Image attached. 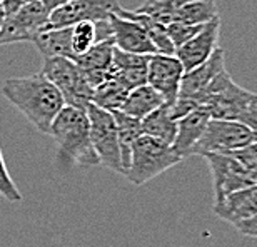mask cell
Here are the masks:
<instances>
[{"mask_svg": "<svg viewBox=\"0 0 257 247\" xmlns=\"http://www.w3.org/2000/svg\"><path fill=\"white\" fill-rule=\"evenodd\" d=\"M131 90H127L119 80L107 75V79L99 84L92 92V104H95L100 109L105 110H119L124 104L125 97Z\"/></svg>", "mask_w": 257, "mask_h": 247, "instance_id": "obj_24", "label": "cell"}, {"mask_svg": "<svg viewBox=\"0 0 257 247\" xmlns=\"http://www.w3.org/2000/svg\"><path fill=\"white\" fill-rule=\"evenodd\" d=\"M85 112L89 117L90 142L99 157L100 166L122 174L124 169H122L120 147L117 141V129L112 112L100 109L95 104L87 105Z\"/></svg>", "mask_w": 257, "mask_h": 247, "instance_id": "obj_6", "label": "cell"}, {"mask_svg": "<svg viewBox=\"0 0 257 247\" xmlns=\"http://www.w3.org/2000/svg\"><path fill=\"white\" fill-rule=\"evenodd\" d=\"M181 161L182 159L174 152L172 146L154 137L141 136L134 142L131 162L122 176H125L134 185H144L176 167Z\"/></svg>", "mask_w": 257, "mask_h": 247, "instance_id": "obj_3", "label": "cell"}, {"mask_svg": "<svg viewBox=\"0 0 257 247\" xmlns=\"http://www.w3.org/2000/svg\"><path fill=\"white\" fill-rule=\"evenodd\" d=\"M142 136L154 137L164 144L172 146L177 134V120L171 114V104H162L152 114L141 120Z\"/></svg>", "mask_w": 257, "mask_h": 247, "instance_id": "obj_21", "label": "cell"}, {"mask_svg": "<svg viewBox=\"0 0 257 247\" xmlns=\"http://www.w3.org/2000/svg\"><path fill=\"white\" fill-rule=\"evenodd\" d=\"M202 157L207 162L210 176H212L214 204L235 190L255 184L254 179L244 171V167L229 154H205Z\"/></svg>", "mask_w": 257, "mask_h": 247, "instance_id": "obj_10", "label": "cell"}, {"mask_svg": "<svg viewBox=\"0 0 257 247\" xmlns=\"http://www.w3.org/2000/svg\"><path fill=\"white\" fill-rule=\"evenodd\" d=\"M225 70V52L224 49H217L210 57L195 69L184 72L181 80L179 97L191 99L197 105H202L204 92L207 90L209 84L217 77L220 72Z\"/></svg>", "mask_w": 257, "mask_h": 247, "instance_id": "obj_13", "label": "cell"}, {"mask_svg": "<svg viewBox=\"0 0 257 247\" xmlns=\"http://www.w3.org/2000/svg\"><path fill=\"white\" fill-rule=\"evenodd\" d=\"M119 7V0H69L50 12L45 29L72 27L79 22L95 24L107 20Z\"/></svg>", "mask_w": 257, "mask_h": 247, "instance_id": "obj_9", "label": "cell"}, {"mask_svg": "<svg viewBox=\"0 0 257 247\" xmlns=\"http://www.w3.org/2000/svg\"><path fill=\"white\" fill-rule=\"evenodd\" d=\"M209 120H210V114L207 107L204 105L197 107L191 114H187L186 117L177 120V134H176V141L172 144V149L179 157L181 159L192 157V149L195 146V142L204 134Z\"/></svg>", "mask_w": 257, "mask_h": 247, "instance_id": "obj_18", "label": "cell"}, {"mask_svg": "<svg viewBox=\"0 0 257 247\" xmlns=\"http://www.w3.org/2000/svg\"><path fill=\"white\" fill-rule=\"evenodd\" d=\"M234 227L239 234L257 239V214L254 215V217L244 220V222H239L237 225H234Z\"/></svg>", "mask_w": 257, "mask_h": 247, "instance_id": "obj_31", "label": "cell"}, {"mask_svg": "<svg viewBox=\"0 0 257 247\" xmlns=\"http://www.w3.org/2000/svg\"><path fill=\"white\" fill-rule=\"evenodd\" d=\"M49 15L50 10L40 0L25 4L15 14L5 17L0 29V45L32 42L35 35L47 27Z\"/></svg>", "mask_w": 257, "mask_h": 247, "instance_id": "obj_8", "label": "cell"}, {"mask_svg": "<svg viewBox=\"0 0 257 247\" xmlns=\"http://www.w3.org/2000/svg\"><path fill=\"white\" fill-rule=\"evenodd\" d=\"M229 156H232L255 182V179H257V142H250L247 146L237 149V151L229 152Z\"/></svg>", "mask_w": 257, "mask_h": 247, "instance_id": "obj_29", "label": "cell"}, {"mask_svg": "<svg viewBox=\"0 0 257 247\" xmlns=\"http://www.w3.org/2000/svg\"><path fill=\"white\" fill-rule=\"evenodd\" d=\"M220 17L214 19L212 22L205 24L200 29L199 34L186 42L181 47L176 49V57L184 67V72H189L204 64L215 50L219 49V37H220Z\"/></svg>", "mask_w": 257, "mask_h": 247, "instance_id": "obj_12", "label": "cell"}, {"mask_svg": "<svg viewBox=\"0 0 257 247\" xmlns=\"http://www.w3.org/2000/svg\"><path fill=\"white\" fill-rule=\"evenodd\" d=\"M162 104H166L162 95L159 94L156 89H152L149 84H144L128 92L124 104H122L119 110L134 117V119L142 120L144 117L152 114V112L159 109Z\"/></svg>", "mask_w": 257, "mask_h": 247, "instance_id": "obj_20", "label": "cell"}, {"mask_svg": "<svg viewBox=\"0 0 257 247\" xmlns=\"http://www.w3.org/2000/svg\"><path fill=\"white\" fill-rule=\"evenodd\" d=\"M0 92L40 134L47 136L54 119L65 107L60 92L42 72L7 79Z\"/></svg>", "mask_w": 257, "mask_h": 247, "instance_id": "obj_1", "label": "cell"}, {"mask_svg": "<svg viewBox=\"0 0 257 247\" xmlns=\"http://www.w3.org/2000/svg\"><path fill=\"white\" fill-rule=\"evenodd\" d=\"M49 136L57 146V164L67 167H97L99 157L92 147L87 112L65 105L52 122Z\"/></svg>", "mask_w": 257, "mask_h": 247, "instance_id": "obj_2", "label": "cell"}, {"mask_svg": "<svg viewBox=\"0 0 257 247\" xmlns=\"http://www.w3.org/2000/svg\"><path fill=\"white\" fill-rule=\"evenodd\" d=\"M184 67L176 55L154 54L147 64V84L156 89L166 104H174L179 97Z\"/></svg>", "mask_w": 257, "mask_h": 247, "instance_id": "obj_11", "label": "cell"}, {"mask_svg": "<svg viewBox=\"0 0 257 247\" xmlns=\"http://www.w3.org/2000/svg\"><path fill=\"white\" fill-rule=\"evenodd\" d=\"M219 17V9L214 0H192L179 7L172 15V22L189 25H205Z\"/></svg>", "mask_w": 257, "mask_h": 247, "instance_id": "obj_23", "label": "cell"}, {"mask_svg": "<svg viewBox=\"0 0 257 247\" xmlns=\"http://www.w3.org/2000/svg\"><path fill=\"white\" fill-rule=\"evenodd\" d=\"M32 44L39 50L44 59L50 57H65L75 59L72 52V27L60 29H44L34 37Z\"/></svg>", "mask_w": 257, "mask_h": 247, "instance_id": "obj_19", "label": "cell"}, {"mask_svg": "<svg viewBox=\"0 0 257 247\" xmlns=\"http://www.w3.org/2000/svg\"><path fill=\"white\" fill-rule=\"evenodd\" d=\"M187 2H192V0H146V2L136 10L146 15H151L159 24L167 25L172 22L174 12Z\"/></svg>", "mask_w": 257, "mask_h": 247, "instance_id": "obj_25", "label": "cell"}, {"mask_svg": "<svg viewBox=\"0 0 257 247\" xmlns=\"http://www.w3.org/2000/svg\"><path fill=\"white\" fill-rule=\"evenodd\" d=\"M151 55L131 54L114 47L112 54V67L109 75L119 80L127 90L147 84V64Z\"/></svg>", "mask_w": 257, "mask_h": 247, "instance_id": "obj_16", "label": "cell"}, {"mask_svg": "<svg viewBox=\"0 0 257 247\" xmlns=\"http://www.w3.org/2000/svg\"><path fill=\"white\" fill-rule=\"evenodd\" d=\"M112 115H114V120H115L117 141H119V147H120L122 169H124V172H125V169L128 167V162H131V152H132L134 142L142 136V126L139 119H134V117L127 115L120 110H112Z\"/></svg>", "mask_w": 257, "mask_h": 247, "instance_id": "obj_22", "label": "cell"}, {"mask_svg": "<svg viewBox=\"0 0 257 247\" xmlns=\"http://www.w3.org/2000/svg\"><path fill=\"white\" fill-rule=\"evenodd\" d=\"M112 54H114V42L112 39H107L95 42L85 54L74 59L75 64L84 72L92 89H95L107 79L112 67Z\"/></svg>", "mask_w": 257, "mask_h": 247, "instance_id": "obj_17", "label": "cell"}, {"mask_svg": "<svg viewBox=\"0 0 257 247\" xmlns=\"http://www.w3.org/2000/svg\"><path fill=\"white\" fill-rule=\"evenodd\" d=\"M254 142L250 129L237 120L210 119L204 134L195 142L192 156H205V154H229L232 151Z\"/></svg>", "mask_w": 257, "mask_h": 247, "instance_id": "obj_7", "label": "cell"}, {"mask_svg": "<svg viewBox=\"0 0 257 247\" xmlns=\"http://www.w3.org/2000/svg\"><path fill=\"white\" fill-rule=\"evenodd\" d=\"M5 20V12H4V7H2V2H0V29H2V24Z\"/></svg>", "mask_w": 257, "mask_h": 247, "instance_id": "obj_32", "label": "cell"}, {"mask_svg": "<svg viewBox=\"0 0 257 247\" xmlns=\"http://www.w3.org/2000/svg\"><path fill=\"white\" fill-rule=\"evenodd\" d=\"M255 99L257 94L242 89L227 70H222L205 90L204 107H207L210 119L240 122Z\"/></svg>", "mask_w": 257, "mask_h": 247, "instance_id": "obj_4", "label": "cell"}, {"mask_svg": "<svg viewBox=\"0 0 257 247\" xmlns=\"http://www.w3.org/2000/svg\"><path fill=\"white\" fill-rule=\"evenodd\" d=\"M40 72L60 92L65 105L85 110L87 105L92 104L94 89L87 82L84 72L75 64V60L65 57L44 59V65Z\"/></svg>", "mask_w": 257, "mask_h": 247, "instance_id": "obj_5", "label": "cell"}, {"mask_svg": "<svg viewBox=\"0 0 257 247\" xmlns=\"http://www.w3.org/2000/svg\"><path fill=\"white\" fill-rule=\"evenodd\" d=\"M204 25H189L182 22H171L166 25V32L171 39V42L174 44V47H181L186 42H189L195 34L200 32Z\"/></svg>", "mask_w": 257, "mask_h": 247, "instance_id": "obj_28", "label": "cell"}, {"mask_svg": "<svg viewBox=\"0 0 257 247\" xmlns=\"http://www.w3.org/2000/svg\"><path fill=\"white\" fill-rule=\"evenodd\" d=\"M110 34L114 47L124 52L131 54H141V55H154L156 47L149 39L147 30L142 27L136 20L119 17V15L112 14L109 17Z\"/></svg>", "mask_w": 257, "mask_h": 247, "instance_id": "obj_14", "label": "cell"}, {"mask_svg": "<svg viewBox=\"0 0 257 247\" xmlns=\"http://www.w3.org/2000/svg\"><path fill=\"white\" fill-rule=\"evenodd\" d=\"M0 195L12 204H19L24 200L22 192L19 190L17 184L14 182V179L10 177V172H9L4 154H2V149H0Z\"/></svg>", "mask_w": 257, "mask_h": 247, "instance_id": "obj_27", "label": "cell"}, {"mask_svg": "<svg viewBox=\"0 0 257 247\" xmlns=\"http://www.w3.org/2000/svg\"><path fill=\"white\" fill-rule=\"evenodd\" d=\"M214 214L225 222L237 225L257 214V185L225 195L222 200L214 204Z\"/></svg>", "mask_w": 257, "mask_h": 247, "instance_id": "obj_15", "label": "cell"}, {"mask_svg": "<svg viewBox=\"0 0 257 247\" xmlns=\"http://www.w3.org/2000/svg\"><path fill=\"white\" fill-rule=\"evenodd\" d=\"M97 42V30L94 22H79L72 25V52L75 57L85 54Z\"/></svg>", "mask_w": 257, "mask_h": 247, "instance_id": "obj_26", "label": "cell"}, {"mask_svg": "<svg viewBox=\"0 0 257 247\" xmlns=\"http://www.w3.org/2000/svg\"><path fill=\"white\" fill-rule=\"evenodd\" d=\"M240 122L245 124V126L250 129L252 137H254V142H257V99L252 102V105L249 107V110L244 114V117L240 119Z\"/></svg>", "mask_w": 257, "mask_h": 247, "instance_id": "obj_30", "label": "cell"}]
</instances>
